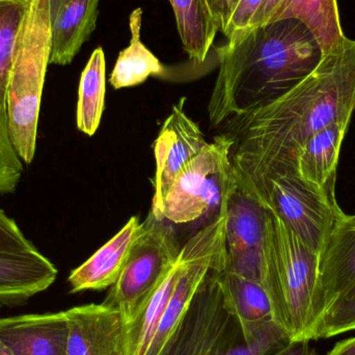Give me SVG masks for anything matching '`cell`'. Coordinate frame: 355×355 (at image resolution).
Segmentation results:
<instances>
[{
	"label": "cell",
	"instance_id": "7a4b0ae2",
	"mask_svg": "<svg viewBox=\"0 0 355 355\" xmlns=\"http://www.w3.org/2000/svg\"><path fill=\"white\" fill-rule=\"evenodd\" d=\"M217 56L218 75L208 106L213 128L287 93L316 68L323 51L302 23L282 19L225 43Z\"/></svg>",
	"mask_w": 355,
	"mask_h": 355
},
{
	"label": "cell",
	"instance_id": "e0dca14e",
	"mask_svg": "<svg viewBox=\"0 0 355 355\" xmlns=\"http://www.w3.org/2000/svg\"><path fill=\"white\" fill-rule=\"evenodd\" d=\"M270 212L237 182L227 200L225 256L264 250Z\"/></svg>",
	"mask_w": 355,
	"mask_h": 355
},
{
	"label": "cell",
	"instance_id": "7402d4cb",
	"mask_svg": "<svg viewBox=\"0 0 355 355\" xmlns=\"http://www.w3.org/2000/svg\"><path fill=\"white\" fill-rule=\"evenodd\" d=\"M105 54L101 47L92 53L80 77L76 124L79 131L93 137L99 128L105 102Z\"/></svg>",
	"mask_w": 355,
	"mask_h": 355
},
{
	"label": "cell",
	"instance_id": "4dcf8cb0",
	"mask_svg": "<svg viewBox=\"0 0 355 355\" xmlns=\"http://www.w3.org/2000/svg\"><path fill=\"white\" fill-rule=\"evenodd\" d=\"M327 355H355V338L338 342Z\"/></svg>",
	"mask_w": 355,
	"mask_h": 355
},
{
	"label": "cell",
	"instance_id": "484cf974",
	"mask_svg": "<svg viewBox=\"0 0 355 355\" xmlns=\"http://www.w3.org/2000/svg\"><path fill=\"white\" fill-rule=\"evenodd\" d=\"M354 329L355 296H352L329 309L317 324L313 340L329 339Z\"/></svg>",
	"mask_w": 355,
	"mask_h": 355
},
{
	"label": "cell",
	"instance_id": "ba28073f",
	"mask_svg": "<svg viewBox=\"0 0 355 355\" xmlns=\"http://www.w3.org/2000/svg\"><path fill=\"white\" fill-rule=\"evenodd\" d=\"M209 272L160 355H227L242 337L239 321L223 300L219 272Z\"/></svg>",
	"mask_w": 355,
	"mask_h": 355
},
{
	"label": "cell",
	"instance_id": "5b68a950",
	"mask_svg": "<svg viewBox=\"0 0 355 355\" xmlns=\"http://www.w3.org/2000/svg\"><path fill=\"white\" fill-rule=\"evenodd\" d=\"M237 184L277 215L318 254L345 214L336 198L311 185L297 174L294 166L270 173L250 185Z\"/></svg>",
	"mask_w": 355,
	"mask_h": 355
},
{
	"label": "cell",
	"instance_id": "83f0119b",
	"mask_svg": "<svg viewBox=\"0 0 355 355\" xmlns=\"http://www.w3.org/2000/svg\"><path fill=\"white\" fill-rule=\"evenodd\" d=\"M37 250L35 244L25 237L14 219L0 209V252H24Z\"/></svg>",
	"mask_w": 355,
	"mask_h": 355
},
{
	"label": "cell",
	"instance_id": "3957f363",
	"mask_svg": "<svg viewBox=\"0 0 355 355\" xmlns=\"http://www.w3.org/2000/svg\"><path fill=\"white\" fill-rule=\"evenodd\" d=\"M318 268V252L270 212L263 286L270 300L273 320L291 340H312Z\"/></svg>",
	"mask_w": 355,
	"mask_h": 355
},
{
	"label": "cell",
	"instance_id": "9c48e42d",
	"mask_svg": "<svg viewBox=\"0 0 355 355\" xmlns=\"http://www.w3.org/2000/svg\"><path fill=\"white\" fill-rule=\"evenodd\" d=\"M352 296H355V215L344 214L319 254L313 310L314 331L329 309Z\"/></svg>",
	"mask_w": 355,
	"mask_h": 355
},
{
	"label": "cell",
	"instance_id": "277c9868",
	"mask_svg": "<svg viewBox=\"0 0 355 355\" xmlns=\"http://www.w3.org/2000/svg\"><path fill=\"white\" fill-rule=\"evenodd\" d=\"M48 0H31L6 87V116L12 145L26 164L35 158L46 72L50 64Z\"/></svg>",
	"mask_w": 355,
	"mask_h": 355
},
{
	"label": "cell",
	"instance_id": "8fae6325",
	"mask_svg": "<svg viewBox=\"0 0 355 355\" xmlns=\"http://www.w3.org/2000/svg\"><path fill=\"white\" fill-rule=\"evenodd\" d=\"M68 321L67 355H124L126 323L103 302L64 311Z\"/></svg>",
	"mask_w": 355,
	"mask_h": 355
},
{
	"label": "cell",
	"instance_id": "7c38bea8",
	"mask_svg": "<svg viewBox=\"0 0 355 355\" xmlns=\"http://www.w3.org/2000/svg\"><path fill=\"white\" fill-rule=\"evenodd\" d=\"M68 338L64 312L0 319V340L15 355H67Z\"/></svg>",
	"mask_w": 355,
	"mask_h": 355
},
{
	"label": "cell",
	"instance_id": "603a6c76",
	"mask_svg": "<svg viewBox=\"0 0 355 355\" xmlns=\"http://www.w3.org/2000/svg\"><path fill=\"white\" fill-rule=\"evenodd\" d=\"M31 0H0V110H6V87L17 43Z\"/></svg>",
	"mask_w": 355,
	"mask_h": 355
},
{
	"label": "cell",
	"instance_id": "ac0fdd59",
	"mask_svg": "<svg viewBox=\"0 0 355 355\" xmlns=\"http://www.w3.org/2000/svg\"><path fill=\"white\" fill-rule=\"evenodd\" d=\"M175 18L178 33L181 37L184 50L196 64L206 60L216 33L218 25L213 17L207 0H168Z\"/></svg>",
	"mask_w": 355,
	"mask_h": 355
},
{
	"label": "cell",
	"instance_id": "44dd1931",
	"mask_svg": "<svg viewBox=\"0 0 355 355\" xmlns=\"http://www.w3.org/2000/svg\"><path fill=\"white\" fill-rule=\"evenodd\" d=\"M219 283L223 300L242 329L272 318V308L262 284L221 270Z\"/></svg>",
	"mask_w": 355,
	"mask_h": 355
},
{
	"label": "cell",
	"instance_id": "9a60e30c",
	"mask_svg": "<svg viewBox=\"0 0 355 355\" xmlns=\"http://www.w3.org/2000/svg\"><path fill=\"white\" fill-rule=\"evenodd\" d=\"M58 269L39 250L0 252V306H17L47 290Z\"/></svg>",
	"mask_w": 355,
	"mask_h": 355
},
{
	"label": "cell",
	"instance_id": "4fadbf2b",
	"mask_svg": "<svg viewBox=\"0 0 355 355\" xmlns=\"http://www.w3.org/2000/svg\"><path fill=\"white\" fill-rule=\"evenodd\" d=\"M100 0H48L50 64H71L97 26Z\"/></svg>",
	"mask_w": 355,
	"mask_h": 355
},
{
	"label": "cell",
	"instance_id": "5bb4252c",
	"mask_svg": "<svg viewBox=\"0 0 355 355\" xmlns=\"http://www.w3.org/2000/svg\"><path fill=\"white\" fill-rule=\"evenodd\" d=\"M141 231L143 223L139 217H131L116 236L71 272L68 279L71 293L100 291L114 286L126 266Z\"/></svg>",
	"mask_w": 355,
	"mask_h": 355
},
{
	"label": "cell",
	"instance_id": "6da1fadb",
	"mask_svg": "<svg viewBox=\"0 0 355 355\" xmlns=\"http://www.w3.org/2000/svg\"><path fill=\"white\" fill-rule=\"evenodd\" d=\"M354 112L355 39L345 37L287 93L223 125L235 141L236 181L250 185L292 166L311 137L334 123L350 122Z\"/></svg>",
	"mask_w": 355,
	"mask_h": 355
},
{
	"label": "cell",
	"instance_id": "f1b7e54d",
	"mask_svg": "<svg viewBox=\"0 0 355 355\" xmlns=\"http://www.w3.org/2000/svg\"><path fill=\"white\" fill-rule=\"evenodd\" d=\"M207 1H208L217 25H218L219 31L223 33L239 0H207Z\"/></svg>",
	"mask_w": 355,
	"mask_h": 355
},
{
	"label": "cell",
	"instance_id": "f546056e",
	"mask_svg": "<svg viewBox=\"0 0 355 355\" xmlns=\"http://www.w3.org/2000/svg\"><path fill=\"white\" fill-rule=\"evenodd\" d=\"M309 340H291L289 343L277 348L267 355H318L316 350L311 347Z\"/></svg>",
	"mask_w": 355,
	"mask_h": 355
},
{
	"label": "cell",
	"instance_id": "d6986e66",
	"mask_svg": "<svg viewBox=\"0 0 355 355\" xmlns=\"http://www.w3.org/2000/svg\"><path fill=\"white\" fill-rule=\"evenodd\" d=\"M143 10L137 8L129 18L130 45L119 54L110 83L114 89L135 87L145 83L150 76L162 77L166 68L141 42V29Z\"/></svg>",
	"mask_w": 355,
	"mask_h": 355
},
{
	"label": "cell",
	"instance_id": "52a82bcc",
	"mask_svg": "<svg viewBox=\"0 0 355 355\" xmlns=\"http://www.w3.org/2000/svg\"><path fill=\"white\" fill-rule=\"evenodd\" d=\"M180 250L172 225L166 219L158 220L150 212L126 266L104 302L118 310L126 324L130 323L176 262Z\"/></svg>",
	"mask_w": 355,
	"mask_h": 355
},
{
	"label": "cell",
	"instance_id": "8992f818",
	"mask_svg": "<svg viewBox=\"0 0 355 355\" xmlns=\"http://www.w3.org/2000/svg\"><path fill=\"white\" fill-rule=\"evenodd\" d=\"M233 137L221 135L181 168L164 200V219L177 225L217 216L236 186L231 162Z\"/></svg>",
	"mask_w": 355,
	"mask_h": 355
},
{
	"label": "cell",
	"instance_id": "1f68e13d",
	"mask_svg": "<svg viewBox=\"0 0 355 355\" xmlns=\"http://www.w3.org/2000/svg\"><path fill=\"white\" fill-rule=\"evenodd\" d=\"M0 355H15L1 340H0Z\"/></svg>",
	"mask_w": 355,
	"mask_h": 355
},
{
	"label": "cell",
	"instance_id": "cb8c5ba5",
	"mask_svg": "<svg viewBox=\"0 0 355 355\" xmlns=\"http://www.w3.org/2000/svg\"><path fill=\"white\" fill-rule=\"evenodd\" d=\"M242 333L227 355H267L291 341L273 319L248 325Z\"/></svg>",
	"mask_w": 355,
	"mask_h": 355
},
{
	"label": "cell",
	"instance_id": "ffe728a7",
	"mask_svg": "<svg viewBox=\"0 0 355 355\" xmlns=\"http://www.w3.org/2000/svg\"><path fill=\"white\" fill-rule=\"evenodd\" d=\"M300 21L318 42L323 54L345 37L337 0H286L275 20Z\"/></svg>",
	"mask_w": 355,
	"mask_h": 355
},
{
	"label": "cell",
	"instance_id": "30bf717a",
	"mask_svg": "<svg viewBox=\"0 0 355 355\" xmlns=\"http://www.w3.org/2000/svg\"><path fill=\"white\" fill-rule=\"evenodd\" d=\"M185 101L186 98H182L173 106L154 143L155 192L151 212L158 220H164V200L175 177L208 144L198 125L186 114Z\"/></svg>",
	"mask_w": 355,
	"mask_h": 355
},
{
	"label": "cell",
	"instance_id": "2e32d148",
	"mask_svg": "<svg viewBox=\"0 0 355 355\" xmlns=\"http://www.w3.org/2000/svg\"><path fill=\"white\" fill-rule=\"evenodd\" d=\"M350 122H337L315 133L296 152L292 166L302 179L331 198L335 186L340 152Z\"/></svg>",
	"mask_w": 355,
	"mask_h": 355
},
{
	"label": "cell",
	"instance_id": "d4e9b609",
	"mask_svg": "<svg viewBox=\"0 0 355 355\" xmlns=\"http://www.w3.org/2000/svg\"><path fill=\"white\" fill-rule=\"evenodd\" d=\"M24 168L8 131L6 110H0V194L16 191Z\"/></svg>",
	"mask_w": 355,
	"mask_h": 355
},
{
	"label": "cell",
	"instance_id": "4316f807",
	"mask_svg": "<svg viewBox=\"0 0 355 355\" xmlns=\"http://www.w3.org/2000/svg\"><path fill=\"white\" fill-rule=\"evenodd\" d=\"M265 0H239L225 31L227 43H233L236 40L245 35L250 29L252 19Z\"/></svg>",
	"mask_w": 355,
	"mask_h": 355
}]
</instances>
